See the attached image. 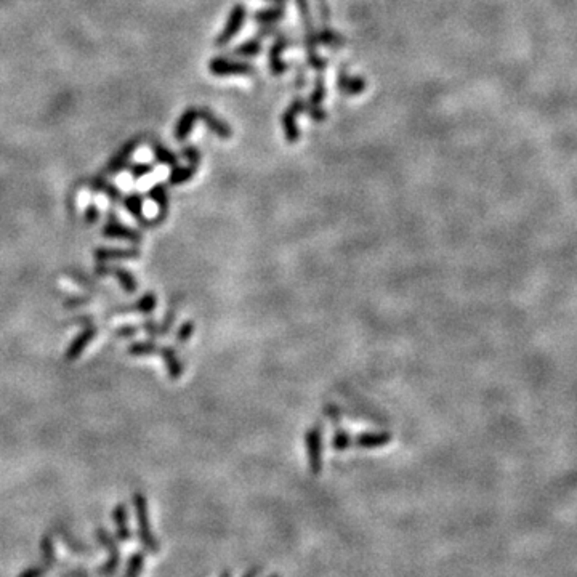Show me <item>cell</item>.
I'll return each instance as SVG.
<instances>
[{
  "mask_svg": "<svg viewBox=\"0 0 577 577\" xmlns=\"http://www.w3.org/2000/svg\"><path fill=\"white\" fill-rule=\"evenodd\" d=\"M297 3L301 24H303V45L306 51V61H308V66L313 67L316 71H324L327 67V60L322 58L316 51V47H318V40H316V29L313 23V17H311V7L308 0H295Z\"/></svg>",
  "mask_w": 577,
  "mask_h": 577,
  "instance_id": "obj_1",
  "label": "cell"
},
{
  "mask_svg": "<svg viewBox=\"0 0 577 577\" xmlns=\"http://www.w3.org/2000/svg\"><path fill=\"white\" fill-rule=\"evenodd\" d=\"M133 507H135V517H137V526H138V540L143 545V549L149 553H159L160 545L156 534L151 529L149 521V510H148V501L143 494H135L133 496Z\"/></svg>",
  "mask_w": 577,
  "mask_h": 577,
  "instance_id": "obj_2",
  "label": "cell"
},
{
  "mask_svg": "<svg viewBox=\"0 0 577 577\" xmlns=\"http://www.w3.org/2000/svg\"><path fill=\"white\" fill-rule=\"evenodd\" d=\"M322 427L319 425H315L311 427L305 435V444H306V455H308V467L310 471L313 473L315 476L321 475L322 471V457H324V441H322Z\"/></svg>",
  "mask_w": 577,
  "mask_h": 577,
  "instance_id": "obj_3",
  "label": "cell"
},
{
  "mask_svg": "<svg viewBox=\"0 0 577 577\" xmlns=\"http://www.w3.org/2000/svg\"><path fill=\"white\" fill-rule=\"evenodd\" d=\"M95 534L98 542L108 550V560L105 565L98 568V574L111 576L116 573L119 569V565H121V549H119L117 539H114V535L105 528H98Z\"/></svg>",
  "mask_w": 577,
  "mask_h": 577,
  "instance_id": "obj_4",
  "label": "cell"
},
{
  "mask_svg": "<svg viewBox=\"0 0 577 577\" xmlns=\"http://www.w3.org/2000/svg\"><path fill=\"white\" fill-rule=\"evenodd\" d=\"M209 71L214 76L225 77V76H253L257 72L256 66L247 61H236L231 58H225V56H217L212 58L209 63Z\"/></svg>",
  "mask_w": 577,
  "mask_h": 577,
  "instance_id": "obj_5",
  "label": "cell"
},
{
  "mask_svg": "<svg viewBox=\"0 0 577 577\" xmlns=\"http://www.w3.org/2000/svg\"><path fill=\"white\" fill-rule=\"evenodd\" d=\"M301 112H305V100L301 97H295L290 105L285 108V111L281 116V124H283L285 140L290 144L297 143L300 140V128L297 124V117Z\"/></svg>",
  "mask_w": 577,
  "mask_h": 577,
  "instance_id": "obj_6",
  "label": "cell"
},
{
  "mask_svg": "<svg viewBox=\"0 0 577 577\" xmlns=\"http://www.w3.org/2000/svg\"><path fill=\"white\" fill-rule=\"evenodd\" d=\"M247 18V8L244 3H236L235 7L231 8L230 15H228L226 24L220 34L217 35L215 39V47H225L231 42L233 39L236 37V34L241 31L244 22Z\"/></svg>",
  "mask_w": 577,
  "mask_h": 577,
  "instance_id": "obj_7",
  "label": "cell"
},
{
  "mask_svg": "<svg viewBox=\"0 0 577 577\" xmlns=\"http://www.w3.org/2000/svg\"><path fill=\"white\" fill-rule=\"evenodd\" d=\"M295 40L290 39L287 34H278L276 39H274L273 45L269 47V53H268V66H269V71L273 72L274 76H281L284 74V72L289 71L290 65L285 63L283 60V53L285 50H287V47L294 45Z\"/></svg>",
  "mask_w": 577,
  "mask_h": 577,
  "instance_id": "obj_8",
  "label": "cell"
},
{
  "mask_svg": "<svg viewBox=\"0 0 577 577\" xmlns=\"http://www.w3.org/2000/svg\"><path fill=\"white\" fill-rule=\"evenodd\" d=\"M95 274L100 278L114 276L117 279L119 285H121L127 294L137 292V289H138L137 278L133 276V273H130L128 269L122 268V267H106L105 262H98L95 267Z\"/></svg>",
  "mask_w": 577,
  "mask_h": 577,
  "instance_id": "obj_9",
  "label": "cell"
},
{
  "mask_svg": "<svg viewBox=\"0 0 577 577\" xmlns=\"http://www.w3.org/2000/svg\"><path fill=\"white\" fill-rule=\"evenodd\" d=\"M97 334H98V327L97 326H93V324L85 326L84 331H82L77 337H74V340L69 343V346H67V350L65 353V360L69 361V362L79 360V358L84 355L87 346L90 345L93 340H95Z\"/></svg>",
  "mask_w": 577,
  "mask_h": 577,
  "instance_id": "obj_10",
  "label": "cell"
},
{
  "mask_svg": "<svg viewBox=\"0 0 577 577\" xmlns=\"http://www.w3.org/2000/svg\"><path fill=\"white\" fill-rule=\"evenodd\" d=\"M103 236L111 237V239H126V241H130L133 244H140L143 241L142 233L133 230V228L122 225V223L117 220V217L114 218L112 214H109L108 223L103 226Z\"/></svg>",
  "mask_w": 577,
  "mask_h": 577,
  "instance_id": "obj_11",
  "label": "cell"
},
{
  "mask_svg": "<svg viewBox=\"0 0 577 577\" xmlns=\"http://www.w3.org/2000/svg\"><path fill=\"white\" fill-rule=\"evenodd\" d=\"M392 443L390 431H364L355 436V446L361 449H377Z\"/></svg>",
  "mask_w": 577,
  "mask_h": 577,
  "instance_id": "obj_12",
  "label": "cell"
},
{
  "mask_svg": "<svg viewBox=\"0 0 577 577\" xmlns=\"http://www.w3.org/2000/svg\"><path fill=\"white\" fill-rule=\"evenodd\" d=\"M337 87L343 95H361L366 90L367 82L361 76H350L345 69H342L337 76Z\"/></svg>",
  "mask_w": 577,
  "mask_h": 577,
  "instance_id": "obj_13",
  "label": "cell"
},
{
  "mask_svg": "<svg viewBox=\"0 0 577 577\" xmlns=\"http://www.w3.org/2000/svg\"><path fill=\"white\" fill-rule=\"evenodd\" d=\"M199 119H202V121H204L207 128H209L212 133H215L217 137H220L223 140L231 138V135H233L231 127L228 126V124L225 121H221L220 117L215 116V114L212 112L209 108L199 109Z\"/></svg>",
  "mask_w": 577,
  "mask_h": 577,
  "instance_id": "obj_14",
  "label": "cell"
},
{
  "mask_svg": "<svg viewBox=\"0 0 577 577\" xmlns=\"http://www.w3.org/2000/svg\"><path fill=\"white\" fill-rule=\"evenodd\" d=\"M158 355H160L162 358V361L165 364V367H167V374L172 381H180L181 376H183V362L176 355L175 348L174 346H159V351Z\"/></svg>",
  "mask_w": 577,
  "mask_h": 577,
  "instance_id": "obj_15",
  "label": "cell"
},
{
  "mask_svg": "<svg viewBox=\"0 0 577 577\" xmlns=\"http://www.w3.org/2000/svg\"><path fill=\"white\" fill-rule=\"evenodd\" d=\"M112 519L116 524V537L121 542H130L132 540V531L128 528V510L126 503H117L112 510Z\"/></svg>",
  "mask_w": 577,
  "mask_h": 577,
  "instance_id": "obj_16",
  "label": "cell"
},
{
  "mask_svg": "<svg viewBox=\"0 0 577 577\" xmlns=\"http://www.w3.org/2000/svg\"><path fill=\"white\" fill-rule=\"evenodd\" d=\"M97 262H111V260H138L142 252L138 249H97L93 252Z\"/></svg>",
  "mask_w": 577,
  "mask_h": 577,
  "instance_id": "obj_17",
  "label": "cell"
},
{
  "mask_svg": "<svg viewBox=\"0 0 577 577\" xmlns=\"http://www.w3.org/2000/svg\"><path fill=\"white\" fill-rule=\"evenodd\" d=\"M137 147H138L137 140H132V142H127L126 144H124V147L112 156V159L109 160V164H108L109 174H119V172L126 169Z\"/></svg>",
  "mask_w": 577,
  "mask_h": 577,
  "instance_id": "obj_18",
  "label": "cell"
},
{
  "mask_svg": "<svg viewBox=\"0 0 577 577\" xmlns=\"http://www.w3.org/2000/svg\"><path fill=\"white\" fill-rule=\"evenodd\" d=\"M197 119H199V109L196 108H188L181 114L178 122H176L175 126V138L178 140V142H183V140L188 138V135L196 126Z\"/></svg>",
  "mask_w": 577,
  "mask_h": 577,
  "instance_id": "obj_19",
  "label": "cell"
},
{
  "mask_svg": "<svg viewBox=\"0 0 577 577\" xmlns=\"http://www.w3.org/2000/svg\"><path fill=\"white\" fill-rule=\"evenodd\" d=\"M253 22L258 23L260 26L262 24H276L281 19L285 18V8L284 5H274V7H268V8H262V10H257L256 13H253Z\"/></svg>",
  "mask_w": 577,
  "mask_h": 577,
  "instance_id": "obj_20",
  "label": "cell"
},
{
  "mask_svg": "<svg viewBox=\"0 0 577 577\" xmlns=\"http://www.w3.org/2000/svg\"><path fill=\"white\" fill-rule=\"evenodd\" d=\"M40 555H42V561H40V566L49 573V571L53 568L56 563V549H55V540L51 535L45 534L42 539H40Z\"/></svg>",
  "mask_w": 577,
  "mask_h": 577,
  "instance_id": "obj_21",
  "label": "cell"
},
{
  "mask_svg": "<svg viewBox=\"0 0 577 577\" xmlns=\"http://www.w3.org/2000/svg\"><path fill=\"white\" fill-rule=\"evenodd\" d=\"M58 535H60V539L63 540V544L66 545V547L71 550V553L82 555V556L92 555V549L88 547L85 542H82V540L76 539V535L72 534L69 529L58 528Z\"/></svg>",
  "mask_w": 577,
  "mask_h": 577,
  "instance_id": "obj_22",
  "label": "cell"
},
{
  "mask_svg": "<svg viewBox=\"0 0 577 577\" xmlns=\"http://www.w3.org/2000/svg\"><path fill=\"white\" fill-rule=\"evenodd\" d=\"M158 306V295L154 292H147L142 299H138L137 303L132 306H127L126 310H117V313H140V315H151Z\"/></svg>",
  "mask_w": 577,
  "mask_h": 577,
  "instance_id": "obj_23",
  "label": "cell"
},
{
  "mask_svg": "<svg viewBox=\"0 0 577 577\" xmlns=\"http://www.w3.org/2000/svg\"><path fill=\"white\" fill-rule=\"evenodd\" d=\"M316 40H318V45H326L331 49H342L345 45V37L337 31L331 29L329 26H321V29L316 31Z\"/></svg>",
  "mask_w": 577,
  "mask_h": 577,
  "instance_id": "obj_24",
  "label": "cell"
},
{
  "mask_svg": "<svg viewBox=\"0 0 577 577\" xmlns=\"http://www.w3.org/2000/svg\"><path fill=\"white\" fill-rule=\"evenodd\" d=\"M262 50H263L262 40L253 35V37L246 40L244 44L237 45L236 49L233 50V55L239 56V58H253V56H258L260 53H262Z\"/></svg>",
  "mask_w": 577,
  "mask_h": 577,
  "instance_id": "obj_25",
  "label": "cell"
},
{
  "mask_svg": "<svg viewBox=\"0 0 577 577\" xmlns=\"http://www.w3.org/2000/svg\"><path fill=\"white\" fill-rule=\"evenodd\" d=\"M197 167H199V165L191 164V162H188L186 167H180V165H175V167L172 169L170 175H169V183L174 185V186L186 183V181H190L192 176L196 175Z\"/></svg>",
  "mask_w": 577,
  "mask_h": 577,
  "instance_id": "obj_26",
  "label": "cell"
},
{
  "mask_svg": "<svg viewBox=\"0 0 577 577\" xmlns=\"http://www.w3.org/2000/svg\"><path fill=\"white\" fill-rule=\"evenodd\" d=\"M148 197L158 204L159 214H162V215L169 214V194H167V191H165V186L162 183L154 185L153 188L148 191Z\"/></svg>",
  "mask_w": 577,
  "mask_h": 577,
  "instance_id": "obj_27",
  "label": "cell"
},
{
  "mask_svg": "<svg viewBox=\"0 0 577 577\" xmlns=\"http://www.w3.org/2000/svg\"><path fill=\"white\" fill-rule=\"evenodd\" d=\"M124 207H126V210L128 212V214L132 215L135 220L140 223V225H142L144 220L143 197L137 194V192H135V194H130L126 197V199H124Z\"/></svg>",
  "mask_w": 577,
  "mask_h": 577,
  "instance_id": "obj_28",
  "label": "cell"
},
{
  "mask_svg": "<svg viewBox=\"0 0 577 577\" xmlns=\"http://www.w3.org/2000/svg\"><path fill=\"white\" fill-rule=\"evenodd\" d=\"M159 345L154 340H143V342H135L128 346V355L135 358H143V356H151L158 355Z\"/></svg>",
  "mask_w": 577,
  "mask_h": 577,
  "instance_id": "obj_29",
  "label": "cell"
},
{
  "mask_svg": "<svg viewBox=\"0 0 577 577\" xmlns=\"http://www.w3.org/2000/svg\"><path fill=\"white\" fill-rule=\"evenodd\" d=\"M331 444H332V448H334L335 451L343 452V451L350 449L351 446L355 444V438H353V435L348 430L337 428L334 431V435H332Z\"/></svg>",
  "mask_w": 577,
  "mask_h": 577,
  "instance_id": "obj_30",
  "label": "cell"
},
{
  "mask_svg": "<svg viewBox=\"0 0 577 577\" xmlns=\"http://www.w3.org/2000/svg\"><path fill=\"white\" fill-rule=\"evenodd\" d=\"M326 95H327V90H326V82H324V74H322V71L318 72V76H316L315 79V88L311 90L310 97H308V103L315 106H322V101L326 100Z\"/></svg>",
  "mask_w": 577,
  "mask_h": 577,
  "instance_id": "obj_31",
  "label": "cell"
},
{
  "mask_svg": "<svg viewBox=\"0 0 577 577\" xmlns=\"http://www.w3.org/2000/svg\"><path fill=\"white\" fill-rule=\"evenodd\" d=\"M90 188L97 192H105V194L111 199L112 202H117L121 201V190L116 188V186L108 183L106 180H101V178H93L90 181Z\"/></svg>",
  "mask_w": 577,
  "mask_h": 577,
  "instance_id": "obj_32",
  "label": "cell"
},
{
  "mask_svg": "<svg viewBox=\"0 0 577 577\" xmlns=\"http://www.w3.org/2000/svg\"><path fill=\"white\" fill-rule=\"evenodd\" d=\"M144 560H147V556H144L143 552H135L130 555V558L127 561V568H126V576L128 577H133V576H138L143 573L144 569Z\"/></svg>",
  "mask_w": 577,
  "mask_h": 577,
  "instance_id": "obj_33",
  "label": "cell"
},
{
  "mask_svg": "<svg viewBox=\"0 0 577 577\" xmlns=\"http://www.w3.org/2000/svg\"><path fill=\"white\" fill-rule=\"evenodd\" d=\"M153 153H154V158L158 159V162H160V164L170 165V167H175V165H178V159H176V156L172 153L170 149L162 147V144H159V143L153 144Z\"/></svg>",
  "mask_w": 577,
  "mask_h": 577,
  "instance_id": "obj_34",
  "label": "cell"
},
{
  "mask_svg": "<svg viewBox=\"0 0 577 577\" xmlns=\"http://www.w3.org/2000/svg\"><path fill=\"white\" fill-rule=\"evenodd\" d=\"M194 331H196L194 321H185L183 324L178 327V331H176L175 342L178 343V345H185V343L191 339L192 334H194Z\"/></svg>",
  "mask_w": 577,
  "mask_h": 577,
  "instance_id": "obj_35",
  "label": "cell"
},
{
  "mask_svg": "<svg viewBox=\"0 0 577 577\" xmlns=\"http://www.w3.org/2000/svg\"><path fill=\"white\" fill-rule=\"evenodd\" d=\"M305 112L308 114V116L316 122H322V121H326V119H327V112H326L324 108L311 105V103H308L306 100H305Z\"/></svg>",
  "mask_w": 577,
  "mask_h": 577,
  "instance_id": "obj_36",
  "label": "cell"
},
{
  "mask_svg": "<svg viewBox=\"0 0 577 577\" xmlns=\"http://www.w3.org/2000/svg\"><path fill=\"white\" fill-rule=\"evenodd\" d=\"M67 274H69V276H71V279H72V281H76V284L82 285V287H84V289H88V290H97V285L93 284L90 279H88L87 274L81 273V271H77V269H69V271H67Z\"/></svg>",
  "mask_w": 577,
  "mask_h": 577,
  "instance_id": "obj_37",
  "label": "cell"
},
{
  "mask_svg": "<svg viewBox=\"0 0 577 577\" xmlns=\"http://www.w3.org/2000/svg\"><path fill=\"white\" fill-rule=\"evenodd\" d=\"M175 318H176L175 310H169L167 313H165L162 322L159 324V339H160V337H165L169 334L172 326H174V322H175Z\"/></svg>",
  "mask_w": 577,
  "mask_h": 577,
  "instance_id": "obj_38",
  "label": "cell"
},
{
  "mask_svg": "<svg viewBox=\"0 0 577 577\" xmlns=\"http://www.w3.org/2000/svg\"><path fill=\"white\" fill-rule=\"evenodd\" d=\"M316 7H318V15L322 26H329L331 22V8L327 0H316Z\"/></svg>",
  "mask_w": 577,
  "mask_h": 577,
  "instance_id": "obj_39",
  "label": "cell"
},
{
  "mask_svg": "<svg viewBox=\"0 0 577 577\" xmlns=\"http://www.w3.org/2000/svg\"><path fill=\"white\" fill-rule=\"evenodd\" d=\"M181 156H183V158L191 164L199 165V162H201V151L197 149L196 147L183 148V151H181Z\"/></svg>",
  "mask_w": 577,
  "mask_h": 577,
  "instance_id": "obj_40",
  "label": "cell"
},
{
  "mask_svg": "<svg viewBox=\"0 0 577 577\" xmlns=\"http://www.w3.org/2000/svg\"><path fill=\"white\" fill-rule=\"evenodd\" d=\"M153 169L154 167L151 164H133L132 167H130V174H132L135 180H138L142 178V176L148 175L149 172H153Z\"/></svg>",
  "mask_w": 577,
  "mask_h": 577,
  "instance_id": "obj_41",
  "label": "cell"
},
{
  "mask_svg": "<svg viewBox=\"0 0 577 577\" xmlns=\"http://www.w3.org/2000/svg\"><path fill=\"white\" fill-rule=\"evenodd\" d=\"M324 414H326V417H329L332 424L339 425L340 419H342V410L339 406H335V404H327V406L324 408Z\"/></svg>",
  "mask_w": 577,
  "mask_h": 577,
  "instance_id": "obj_42",
  "label": "cell"
},
{
  "mask_svg": "<svg viewBox=\"0 0 577 577\" xmlns=\"http://www.w3.org/2000/svg\"><path fill=\"white\" fill-rule=\"evenodd\" d=\"M98 218H100V210H98V207L93 204H88L87 210H85V221L87 225H95L98 221Z\"/></svg>",
  "mask_w": 577,
  "mask_h": 577,
  "instance_id": "obj_43",
  "label": "cell"
},
{
  "mask_svg": "<svg viewBox=\"0 0 577 577\" xmlns=\"http://www.w3.org/2000/svg\"><path fill=\"white\" fill-rule=\"evenodd\" d=\"M140 327L137 326H122L116 331V335L119 339H128V337H135L138 334Z\"/></svg>",
  "mask_w": 577,
  "mask_h": 577,
  "instance_id": "obj_44",
  "label": "cell"
},
{
  "mask_svg": "<svg viewBox=\"0 0 577 577\" xmlns=\"http://www.w3.org/2000/svg\"><path fill=\"white\" fill-rule=\"evenodd\" d=\"M92 301V297H88V295H84V297H71V299H67L66 301H65V305L67 306V308H79V306H85V305H88Z\"/></svg>",
  "mask_w": 577,
  "mask_h": 577,
  "instance_id": "obj_45",
  "label": "cell"
},
{
  "mask_svg": "<svg viewBox=\"0 0 577 577\" xmlns=\"http://www.w3.org/2000/svg\"><path fill=\"white\" fill-rule=\"evenodd\" d=\"M142 329L147 332L149 337H154V339H159V324L158 322H154L153 319H148L144 321L142 324Z\"/></svg>",
  "mask_w": 577,
  "mask_h": 577,
  "instance_id": "obj_46",
  "label": "cell"
},
{
  "mask_svg": "<svg viewBox=\"0 0 577 577\" xmlns=\"http://www.w3.org/2000/svg\"><path fill=\"white\" fill-rule=\"evenodd\" d=\"M44 574H47V571L40 565L33 566V568H28V569L22 571V576L23 577H39V576H44Z\"/></svg>",
  "mask_w": 577,
  "mask_h": 577,
  "instance_id": "obj_47",
  "label": "cell"
},
{
  "mask_svg": "<svg viewBox=\"0 0 577 577\" xmlns=\"http://www.w3.org/2000/svg\"><path fill=\"white\" fill-rule=\"evenodd\" d=\"M92 321H93V316H90V315H82V316H77V318H74L71 321V324H81V326H90L92 324Z\"/></svg>",
  "mask_w": 577,
  "mask_h": 577,
  "instance_id": "obj_48",
  "label": "cell"
},
{
  "mask_svg": "<svg viewBox=\"0 0 577 577\" xmlns=\"http://www.w3.org/2000/svg\"><path fill=\"white\" fill-rule=\"evenodd\" d=\"M306 84V81H305V72H303V67H300V66H297V77H295V87H299V88H301Z\"/></svg>",
  "mask_w": 577,
  "mask_h": 577,
  "instance_id": "obj_49",
  "label": "cell"
},
{
  "mask_svg": "<svg viewBox=\"0 0 577 577\" xmlns=\"http://www.w3.org/2000/svg\"><path fill=\"white\" fill-rule=\"evenodd\" d=\"M268 2H273V3H278V5H285V3H287V0H268Z\"/></svg>",
  "mask_w": 577,
  "mask_h": 577,
  "instance_id": "obj_50",
  "label": "cell"
}]
</instances>
